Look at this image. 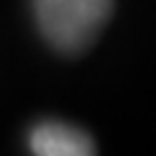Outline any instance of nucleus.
<instances>
[{
  "label": "nucleus",
  "mask_w": 156,
  "mask_h": 156,
  "mask_svg": "<svg viewBox=\"0 0 156 156\" xmlns=\"http://www.w3.org/2000/svg\"><path fill=\"white\" fill-rule=\"evenodd\" d=\"M44 42L60 55H81L107 26L115 0H31Z\"/></svg>",
  "instance_id": "nucleus-1"
},
{
  "label": "nucleus",
  "mask_w": 156,
  "mask_h": 156,
  "mask_svg": "<svg viewBox=\"0 0 156 156\" xmlns=\"http://www.w3.org/2000/svg\"><path fill=\"white\" fill-rule=\"evenodd\" d=\"M29 148L37 156H91L96 154V146L89 133H83L76 125L44 120L37 122L29 133Z\"/></svg>",
  "instance_id": "nucleus-2"
}]
</instances>
